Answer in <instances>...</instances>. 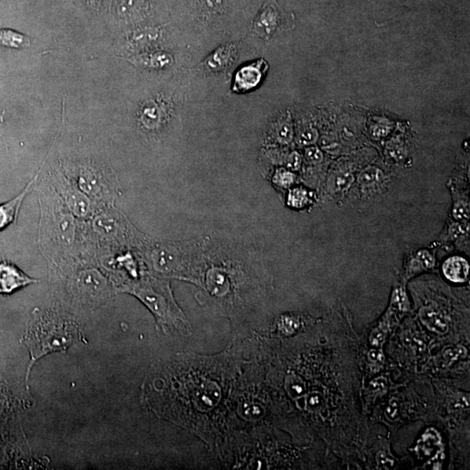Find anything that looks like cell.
Returning <instances> with one entry per match:
<instances>
[{
  "instance_id": "6da1fadb",
  "label": "cell",
  "mask_w": 470,
  "mask_h": 470,
  "mask_svg": "<svg viewBox=\"0 0 470 470\" xmlns=\"http://www.w3.org/2000/svg\"><path fill=\"white\" fill-rule=\"evenodd\" d=\"M145 258L156 273L199 284L203 269V238L144 244Z\"/></svg>"
},
{
  "instance_id": "7a4b0ae2",
  "label": "cell",
  "mask_w": 470,
  "mask_h": 470,
  "mask_svg": "<svg viewBox=\"0 0 470 470\" xmlns=\"http://www.w3.org/2000/svg\"><path fill=\"white\" fill-rule=\"evenodd\" d=\"M78 336V326L72 319L54 313L34 317L23 340L32 357L27 376L37 360L50 352H65Z\"/></svg>"
},
{
  "instance_id": "3957f363",
  "label": "cell",
  "mask_w": 470,
  "mask_h": 470,
  "mask_svg": "<svg viewBox=\"0 0 470 470\" xmlns=\"http://www.w3.org/2000/svg\"><path fill=\"white\" fill-rule=\"evenodd\" d=\"M133 293L148 306L160 322L175 328L189 329V322L175 303L168 282L145 279L133 289Z\"/></svg>"
},
{
  "instance_id": "277c9868",
  "label": "cell",
  "mask_w": 470,
  "mask_h": 470,
  "mask_svg": "<svg viewBox=\"0 0 470 470\" xmlns=\"http://www.w3.org/2000/svg\"><path fill=\"white\" fill-rule=\"evenodd\" d=\"M390 186V177L386 172L374 165H369L358 172L354 185L348 193L346 198L359 203H369L383 196Z\"/></svg>"
},
{
  "instance_id": "5b68a950",
  "label": "cell",
  "mask_w": 470,
  "mask_h": 470,
  "mask_svg": "<svg viewBox=\"0 0 470 470\" xmlns=\"http://www.w3.org/2000/svg\"><path fill=\"white\" fill-rule=\"evenodd\" d=\"M68 174L75 179L80 189L89 196L108 200L115 196V186L108 182L106 174L100 167L91 163H80L68 167Z\"/></svg>"
},
{
  "instance_id": "8992f818",
  "label": "cell",
  "mask_w": 470,
  "mask_h": 470,
  "mask_svg": "<svg viewBox=\"0 0 470 470\" xmlns=\"http://www.w3.org/2000/svg\"><path fill=\"white\" fill-rule=\"evenodd\" d=\"M357 167L346 161H341L334 166L323 182L321 193L323 200L341 202L354 185L358 172Z\"/></svg>"
},
{
  "instance_id": "52a82bcc",
  "label": "cell",
  "mask_w": 470,
  "mask_h": 470,
  "mask_svg": "<svg viewBox=\"0 0 470 470\" xmlns=\"http://www.w3.org/2000/svg\"><path fill=\"white\" fill-rule=\"evenodd\" d=\"M411 303L405 286L404 284L396 285L393 289L386 313L381 317L376 329L388 336L391 330L409 313Z\"/></svg>"
},
{
  "instance_id": "ba28073f",
  "label": "cell",
  "mask_w": 470,
  "mask_h": 470,
  "mask_svg": "<svg viewBox=\"0 0 470 470\" xmlns=\"http://www.w3.org/2000/svg\"><path fill=\"white\" fill-rule=\"evenodd\" d=\"M435 248L413 249L404 257L402 272V284L425 272L434 270L437 266Z\"/></svg>"
},
{
  "instance_id": "9c48e42d",
  "label": "cell",
  "mask_w": 470,
  "mask_h": 470,
  "mask_svg": "<svg viewBox=\"0 0 470 470\" xmlns=\"http://www.w3.org/2000/svg\"><path fill=\"white\" fill-rule=\"evenodd\" d=\"M269 64L263 58L243 65L235 73L232 90L234 93H248L262 83Z\"/></svg>"
},
{
  "instance_id": "30bf717a",
  "label": "cell",
  "mask_w": 470,
  "mask_h": 470,
  "mask_svg": "<svg viewBox=\"0 0 470 470\" xmlns=\"http://www.w3.org/2000/svg\"><path fill=\"white\" fill-rule=\"evenodd\" d=\"M447 187H449L451 198H452V205H451L450 212L451 220L462 223H469L470 201L467 179L462 181V179H452L447 184Z\"/></svg>"
},
{
  "instance_id": "8fae6325",
  "label": "cell",
  "mask_w": 470,
  "mask_h": 470,
  "mask_svg": "<svg viewBox=\"0 0 470 470\" xmlns=\"http://www.w3.org/2000/svg\"><path fill=\"white\" fill-rule=\"evenodd\" d=\"M39 281L29 277L13 262L4 260L0 262V293L10 295L16 290Z\"/></svg>"
},
{
  "instance_id": "7c38bea8",
  "label": "cell",
  "mask_w": 470,
  "mask_h": 470,
  "mask_svg": "<svg viewBox=\"0 0 470 470\" xmlns=\"http://www.w3.org/2000/svg\"><path fill=\"white\" fill-rule=\"evenodd\" d=\"M436 243L446 246L454 245L458 250L469 253V223H462L451 220L446 223Z\"/></svg>"
},
{
  "instance_id": "4fadbf2b",
  "label": "cell",
  "mask_w": 470,
  "mask_h": 470,
  "mask_svg": "<svg viewBox=\"0 0 470 470\" xmlns=\"http://www.w3.org/2000/svg\"><path fill=\"white\" fill-rule=\"evenodd\" d=\"M58 191L73 214L80 217L89 215L91 211V203L84 193L76 189L68 181H58Z\"/></svg>"
},
{
  "instance_id": "5bb4252c",
  "label": "cell",
  "mask_w": 470,
  "mask_h": 470,
  "mask_svg": "<svg viewBox=\"0 0 470 470\" xmlns=\"http://www.w3.org/2000/svg\"><path fill=\"white\" fill-rule=\"evenodd\" d=\"M37 177H38V175H36L17 196L5 202V203L0 204V232L12 225V224L16 223L21 205L28 193H30L32 187H34Z\"/></svg>"
},
{
  "instance_id": "9a60e30c",
  "label": "cell",
  "mask_w": 470,
  "mask_h": 470,
  "mask_svg": "<svg viewBox=\"0 0 470 470\" xmlns=\"http://www.w3.org/2000/svg\"><path fill=\"white\" fill-rule=\"evenodd\" d=\"M442 272L444 277L452 284H466L469 281V260L457 255L447 257L442 264Z\"/></svg>"
},
{
  "instance_id": "2e32d148",
  "label": "cell",
  "mask_w": 470,
  "mask_h": 470,
  "mask_svg": "<svg viewBox=\"0 0 470 470\" xmlns=\"http://www.w3.org/2000/svg\"><path fill=\"white\" fill-rule=\"evenodd\" d=\"M284 25V18L279 12L278 6H269L262 10L255 22V32L264 39H269L280 25Z\"/></svg>"
},
{
  "instance_id": "e0dca14e",
  "label": "cell",
  "mask_w": 470,
  "mask_h": 470,
  "mask_svg": "<svg viewBox=\"0 0 470 470\" xmlns=\"http://www.w3.org/2000/svg\"><path fill=\"white\" fill-rule=\"evenodd\" d=\"M419 318L422 324L434 333L444 335L449 331V322L446 315L432 305H425L420 308Z\"/></svg>"
},
{
  "instance_id": "ac0fdd59",
  "label": "cell",
  "mask_w": 470,
  "mask_h": 470,
  "mask_svg": "<svg viewBox=\"0 0 470 470\" xmlns=\"http://www.w3.org/2000/svg\"><path fill=\"white\" fill-rule=\"evenodd\" d=\"M317 201V193L304 186H293L288 189L286 204L295 210H303L314 205Z\"/></svg>"
},
{
  "instance_id": "d6986e66",
  "label": "cell",
  "mask_w": 470,
  "mask_h": 470,
  "mask_svg": "<svg viewBox=\"0 0 470 470\" xmlns=\"http://www.w3.org/2000/svg\"><path fill=\"white\" fill-rule=\"evenodd\" d=\"M160 38L159 29L144 28L136 30L127 40L128 47L132 50H139L146 49L153 43L158 42Z\"/></svg>"
},
{
  "instance_id": "ffe728a7",
  "label": "cell",
  "mask_w": 470,
  "mask_h": 470,
  "mask_svg": "<svg viewBox=\"0 0 470 470\" xmlns=\"http://www.w3.org/2000/svg\"><path fill=\"white\" fill-rule=\"evenodd\" d=\"M130 62L146 68L161 69L172 63V57L165 53H152L132 58Z\"/></svg>"
},
{
  "instance_id": "44dd1931",
  "label": "cell",
  "mask_w": 470,
  "mask_h": 470,
  "mask_svg": "<svg viewBox=\"0 0 470 470\" xmlns=\"http://www.w3.org/2000/svg\"><path fill=\"white\" fill-rule=\"evenodd\" d=\"M0 46L14 49H27L31 46V40L27 35L22 34L12 29L1 28L0 29Z\"/></svg>"
},
{
  "instance_id": "7402d4cb",
  "label": "cell",
  "mask_w": 470,
  "mask_h": 470,
  "mask_svg": "<svg viewBox=\"0 0 470 470\" xmlns=\"http://www.w3.org/2000/svg\"><path fill=\"white\" fill-rule=\"evenodd\" d=\"M143 127L148 130H155L161 126L164 120L163 110L156 104L146 106L141 113Z\"/></svg>"
},
{
  "instance_id": "603a6c76",
  "label": "cell",
  "mask_w": 470,
  "mask_h": 470,
  "mask_svg": "<svg viewBox=\"0 0 470 470\" xmlns=\"http://www.w3.org/2000/svg\"><path fill=\"white\" fill-rule=\"evenodd\" d=\"M234 47L232 46L220 47L216 50L214 53L205 61V65L207 68L212 70V71H218V70L225 68L227 64H229L231 58H233Z\"/></svg>"
},
{
  "instance_id": "cb8c5ba5",
  "label": "cell",
  "mask_w": 470,
  "mask_h": 470,
  "mask_svg": "<svg viewBox=\"0 0 470 470\" xmlns=\"http://www.w3.org/2000/svg\"><path fill=\"white\" fill-rule=\"evenodd\" d=\"M385 151H386L388 159L399 166L405 167L409 163V152H407L405 144H403V142L399 139H393L389 141Z\"/></svg>"
},
{
  "instance_id": "d4e9b609",
  "label": "cell",
  "mask_w": 470,
  "mask_h": 470,
  "mask_svg": "<svg viewBox=\"0 0 470 470\" xmlns=\"http://www.w3.org/2000/svg\"><path fill=\"white\" fill-rule=\"evenodd\" d=\"M144 3V0H117V15L123 20L134 18L141 13Z\"/></svg>"
},
{
  "instance_id": "484cf974",
  "label": "cell",
  "mask_w": 470,
  "mask_h": 470,
  "mask_svg": "<svg viewBox=\"0 0 470 470\" xmlns=\"http://www.w3.org/2000/svg\"><path fill=\"white\" fill-rule=\"evenodd\" d=\"M296 182L297 175L288 168H277L272 177V183L281 191L291 189Z\"/></svg>"
},
{
  "instance_id": "4316f807",
  "label": "cell",
  "mask_w": 470,
  "mask_h": 470,
  "mask_svg": "<svg viewBox=\"0 0 470 470\" xmlns=\"http://www.w3.org/2000/svg\"><path fill=\"white\" fill-rule=\"evenodd\" d=\"M273 137L275 141L281 145H288L293 141V129L289 116L275 125Z\"/></svg>"
},
{
  "instance_id": "83f0119b",
  "label": "cell",
  "mask_w": 470,
  "mask_h": 470,
  "mask_svg": "<svg viewBox=\"0 0 470 470\" xmlns=\"http://www.w3.org/2000/svg\"><path fill=\"white\" fill-rule=\"evenodd\" d=\"M319 133L314 127H307L300 131L297 142L302 146H313L318 141Z\"/></svg>"
},
{
  "instance_id": "f1b7e54d",
  "label": "cell",
  "mask_w": 470,
  "mask_h": 470,
  "mask_svg": "<svg viewBox=\"0 0 470 470\" xmlns=\"http://www.w3.org/2000/svg\"><path fill=\"white\" fill-rule=\"evenodd\" d=\"M304 159L310 166H319L324 161V153L317 146H310L305 150Z\"/></svg>"
},
{
  "instance_id": "f546056e",
  "label": "cell",
  "mask_w": 470,
  "mask_h": 470,
  "mask_svg": "<svg viewBox=\"0 0 470 470\" xmlns=\"http://www.w3.org/2000/svg\"><path fill=\"white\" fill-rule=\"evenodd\" d=\"M201 8L205 15L209 17L222 13L224 9V0H201Z\"/></svg>"
},
{
  "instance_id": "4dcf8cb0",
  "label": "cell",
  "mask_w": 470,
  "mask_h": 470,
  "mask_svg": "<svg viewBox=\"0 0 470 470\" xmlns=\"http://www.w3.org/2000/svg\"><path fill=\"white\" fill-rule=\"evenodd\" d=\"M303 164V157L299 153L293 152L286 157L285 161L286 168L289 169L293 172L299 171L300 167H302Z\"/></svg>"
},
{
  "instance_id": "1f68e13d",
  "label": "cell",
  "mask_w": 470,
  "mask_h": 470,
  "mask_svg": "<svg viewBox=\"0 0 470 470\" xmlns=\"http://www.w3.org/2000/svg\"><path fill=\"white\" fill-rule=\"evenodd\" d=\"M371 134L376 139H383L390 133L391 127L387 123H376L371 127Z\"/></svg>"
},
{
  "instance_id": "d6a6232c",
  "label": "cell",
  "mask_w": 470,
  "mask_h": 470,
  "mask_svg": "<svg viewBox=\"0 0 470 470\" xmlns=\"http://www.w3.org/2000/svg\"><path fill=\"white\" fill-rule=\"evenodd\" d=\"M466 355V350L464 348L457 347V348H447L445 351H444V358H445L447 362H453L455 360L460 358L461 356H464Z\"/></svg>"
},
{
  "instance_id": "836d02e7",
  "label": "cell",
  "mask_w": 470,
  "mask_h": 470,
  "mask_svg": "<svg viewBox=\"0 0 470 470\" xmlns=\"http://www.w3.org/2000/svg\"><path fill=\"white\" fill-rule=\"evenodd\" d=\"M388 388V381L386 378L379 377L371 381L369 389L376 394H385Z\"/></svg>"
},
{
  "instance_id": "e575fe53",
  "label": "cell",
  "mask_w": 470,
  "mask_h": 470,
  "mask_svg": "<svg viewBox=\"0 0 470 470\" xmlns=\"http://www.w3.org/2000/svg\"><path fill=\"white\" fill-rule=\"evenodd\" d=\"M368 360L371 364L374 366L383 365L385 356L381 348H374L368 352Z\"/></svg>"
},
{
  "instance_id": "d590c367",
  "label": "cell",
  "mask_w": 470,
  "mask_h": 470,
  "mask_svg": "<svg viewBox=\"0 0 470 470\" xmlns=\"http://www.w3.org/2000/svg\"><path fill=\"white\" fill-rule=\"evenodd\" d=\"M398 402H396L395 400H393V401L389 402V405L386 409V414L387 417H388V419L391 420L395 419L396 416H398Z\"/></svg>"
},
{
  "instance_id": "8d00e7d4",
  "label": "cell",
  "mask_w": 470,
  "mask_h": 470,
  "mask_svg": "<svg viewBox=\"0 0 470 470\" xmlns=\"http://www.w3.org/2000/svg\"><path fill=\"white\" fill-rule=\"evenodd\" d=\"M378 459H379V462L383 466L391 465L390 461H389L388 457H385V455H380L379 457H378Z\"/></svg>"
},
{
  "instance_id": "74e56055",
  "label": "cell",
  "mask_w": 470,
  "mask_h": 470,
  "mask_svg": "<svg viewBox=\"0 0 470 470\" xmlns=\"http://www.w3.org/2000/svg\"><path fill=\"white\" fill-rule=\"evenodd\" d=\"M84 1L88 4V5L95 6L97 5V4L99 3V1H100V0H84Z\"/></svg>"
}]
</instances>
